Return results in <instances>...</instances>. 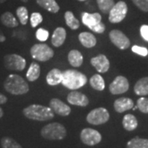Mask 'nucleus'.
I'll list each match as a JSON object with an SVG mask.
<instances>
[{
  "label": "nucleus",
  "instance_id": "a19ab883",
  "mask_svg": "<svg viewBox=\"0 0 148 148\" xmlns=\"http://www.w3.org/2000/svg\"><path fill=\"white\" fill-rule=\"evenodd\" d=\"M6 1H7V0H0V3H4Z\"/></svg>",
  "mask_w": 148,
  "mask_h": 148
},
{
  "label": "nucleus",
  "instance_id": "4be33fe9",
  "mask_svg": "<svg viewBox=\"0 0 148 148\" xmlns=\"http://www.w3.org/2000/svg\"><path fill=\"white\" fill-rule=\"evenodd\" d=\"M36 3L44 9L52 13H57L59 11V6L55 0H36Z\"/></svg>",
  "mask_w": 148,
  "mask_h": 148
},
{
  "label": "nucleus",
  "instance_id": "39448f33",
  "mask_svg": "<svg viewBox=\"0 0 148 148\" xmlns=\"http://www.w3.org/2000/svg\"><path fill=\"white\" fill-rule=\"evenodd\" d=\"M82 21L85 26L95 33L102 34L106 31V26L101 21V15L100 13L82 12Z\"/></svg>",
  "mask_w": 148,
  "mask_h": 148
},
{
  "label": "nucleus",
  "instance_id": "20e7f679",
  "mask_svg": "<svg viewBox=\"0 0 148 148\" xmlns=\"http://www.w3.org/2000/svg\"><path fill=\"white\" fill-rule=\"evenodd\" d=\"M41 136L47 140H62L67 135V130L63 124L52 123L44 126L41 129Z\"/></svg>",
  "mask_w": 148,
  "mask_h": 148
},
{
  "label": "nucleus",
  "instance_id": "393cba45",
  "mask_svg": "<svg viewBox=\"0 0 148 148\" xmlns=\"http://www.w3.org/2000/svg\"><path fill=\"white\" fill-rule=\"evenodd\" d=\"M138 120L132 114H126L123 119V126L127 131H133L138 127Z\"/></svg>",
  "mask_w": 148,
  "mask_h": 148
},
{
  "label": "nucleus",
  "instance_id": "423d86ee",
  "mask_svg": "<svg viewBox=\"0 0 148 148\" xmlns=\"http://www.w3.org/2000/svg\"><path fill=\"white\" fill-rule=\"evenodd\" d=\"M32 57L36 61L46 62L53 58L54 55L53 50L46 44H36L30 50Z\"/></svg>",
  "mask_w": 148,
  "mask_h": 148
},
{
  "label": "nucleus",
  "instance_id": "dca6fc26",
  "mask_svg": "<svg viewBox=\"0 0 148 148\" xmlns=\"http://www.w3.org/2000/svg\"><path fill=\"white\" fill-rule=\"evenodd\" d=\"M133 107V101L129 98L121 97L117 99L114 103V108L118 113H123L129 110Z\"/></svg>",
  "mask_w": 148,
  "mask_h": 148
},
{
  "label": "nucleus",
  "instance_id": "473e14b6",
  "mask_svg": "<svg viewBox=\"0 0 148 148\" xmlns=\"http://www.w3.org/2000/svg\"><path fill=\"white\" fill-rule=\"evenodd\" d=\"M36 37L38 40L41 42L46 41L49 38V32L44 28H39L36 32Z\"/></svg>",
  "mask_w": 148,
  "mask_h": 148
},
{
  "label": "nucleus",
  "instance_id": "7ed1b4c3",
  "mask_svg": "<svg viewBox=\"0 0 148 148\" xmlns=\"http://www.w3.org/2000/svg\"><path fill=\"white\" fill-rule=\"evenodd\" d=\"M87 77L85 74L77 70L68 69L63 73L62 84L69 90H76L86 84Z\"/></svg>",
  "mask_w": 148,
  "mask_h": 148
},
{
  "label": "nucleus",
  "instance_id": "ea45409f",
  "mask_svg": "<svg viewBox=\"0 0 148 148\" xmlns=\"http://www.w3.org/2000/svg\"><path fill=\"white\" fill-rule=\"evenodd\" d=\"M3 116V110L2 108H0V119Z\"/></svg>",
  "mask_w": 148,
  "mask_h": 148
},
{
  "label": "nucleus",
  "instance_id": "b1692460",
  "mask_svg": "<svg viewBox=\"0 0 148 148\" xmlns=\"http://www.w3.org/2000/svg\"><path fill=\"white\" fill-rule=\"evenodd\" d=\"M134 92L138 95H148V77L138 80L134 86Z\"/></svg>",
  "mask_w": 148,
  "mask_h": 148
},
{
  "label": "nucleus",
  "instance_id": "f704fd0d",
  "mask_svg": "<svg viewBox=\"0 0 148 148\" xmlns=\"http://www.w3.org/2000/svg\"><path fill=\"white\" fill-rule=\"evenodd\" d=\"M132 3L143 12H148V0H132Z\"/></svg>",
  "mask_w": 148,
  "mask_h": 148
},
{
  "label": "nucleus",
  "instance_id": "a878e982",
  "mask_svg": "<svg viewBox=\"0 0 148 148\" xmlns=\"http://www.w3.org/2000/svg\"><path fill=\"white\" fill-rule=\"evenodd\" d=\"M90 85L93 89L96 90H103L106 87L105 80L100 74H95L90 77Z\"/></svg>",
  "mask_w": 148,
  "mask_h": 148
},
{
  "label": "nucleus",
  "instance_id": "f257e3e1",
  "mask_svg": "<svg viewBox=\"0 0 148 148\" xmlns=\"http://www.w3.org/2000/svg\"><path fill=\"white\" fill-rule=\"evenodd\" d=\"M3 87L6 91L14 95L27 94L29 91V85L21 76L16 74H10L8 76L4 82Z\"/></svg>",
  "mask_w": 148,
  "mask_h": 148
},
{
  "label": "nucleus",
  "instance_id": "4468645a",
  "mask_svg": "<svg viewBox=\"0 0 148 148\" xmlns=\"http://www.w3.org/2000/svg\"><path fill=\"white\" fill-rule=\"evenodd\" d=\"M90 64L99 73H105L110 69V61L104 54H99L90 59Z\"/></svg>",
  "mask_w": 148,
  "mask_h": 148
},
{
  "label": "nucleus",
  "instance_id": "6e6552de",
  "mask_svg": "<svg viewBox=\"0 0 148 148\" xmlns=\"http://www.w3.org/2000/svg\"><path fill=\"white\" fill-rule=\"evenodd\" d=\"M110 119V114L106 108L100 107L90 111L86 116V121L92 125L104 124Z\"/></svg>",
  "mask_w": 148,
  "mask_h": 148
},
{
  "label": "nucleus",
  "instance_id": "5701e85b",
  "mask_svg": "<svg viewBox=\"0 0 148 148\" xmlns=\"http://www.w3.org/2000/svg\"><path fill=\"white\" fill-rule=\"evenodd\" d=\"M40 75V65L36 62H33V63L31 64L29 69L27 70V80L29 82H35L39 78Z\"/></svg>",
  "mask_w": 148,
  "mask_h": 148
},
{
  "label": "nucleus",
  "instance_id": "37998d69",
  "mask_svg": "<svg viewBox=\"0 0 148 148\" xmlns=\"http://www.w3.org/2000/svg\"><path fill=\"white\" fill-rule=\"evenodd\" d=\"M78 1H81V2H83V1H86V0H78Z\"/></svg>",
  "mask_w": 148,
  "mask_h": 148
},
{
  "label": "nucleus",
  "instance_id": "ddd939ff",
  "mask_svg": "<svg viewBox=\"0 0 148 148\" xmlns=\"http://www.w3.org/2000/svg\"><path fill=\"white\" fill-rule=\"evenodd\" d=\"M49 108L54 114L60 116H68L71 113V108L57 98L51 99V101H49Z\"/></svg>",
  "mask_w": 148,
  "mask_h": 148
},
{
  "label": "nucleus",
  "instance_id": "72a5a7b5",
  "mask_svg": "<svg viewBox=\"0 0 148 148\" xmlns=\"http://www.w3.org/2000/svg\"><path fill=\"white\" fill-rule=\"evenodd\" d=\"M43 21V16L39 12H33L31 15V24L32 27H36Z\"/></svg>",
  "mask_w": 148,
  "mask_h": 148
},
{
  "label": "nucleus",
  "instance_id": "2eb2a0df",
  "mask_svg": "<svg viewBox=\"0 0 148 148\" xmlns=\"http://www.w3.org/2000/svg\"><path fill=\"white\" fill-rule=\"evenodd\" d=\"M67 101L71 105L82 107H85L89 104V99L87 96L77 90H73L69 93L67 96Z\"/></svg>",
  "mask_w": 148,
  "mask_h": 148
},
{
  "label": "nucleus",
  "instance_id": "58836bf2",
  "mask_svg": "<svg viewBox=\"0 0 148 148\" xmlns=\"http://www.w3.org/2000/svg\"><path fill=\"white\" fill-rule=\"evenodd\" d=\"M5 40H6L5 36L3 34V32H1V30H0V43L4 42Z\"/></svg>",
  "mask_w": 148,
  "mask_h": 148
},
{
  "label": "nucleus",
  "instance_id": "aec40b11",
  "mask_svg": "<svg viewBox=\"0 0 148 148\" xmlns=\"http://www.w3.org/2000/svg\"><path fill=\"white\" fill-rule=\"evenodd\" d=\"M68 59L70 64L74 68H79L83 63V56L82 53L77 49H73L69 52Z\"/></svg>",
  "mask_w": 148,
  "mask_h": 148
},
{
  "label": "nucleus",
  "instance_id": "0eeeda50",
  "mask_svg": "<svg viewBox=\"0 0 148 148\" xmlns=\"http://www.w3.org/2000/svg\"><path fill=\"white\" fill-rule=\"evenodd\" d=\"M4 67L11 71H22L26 68V59L16 53L6 54L3 58Z\"/></svg>",
  "mask_w": 148,
  "mask_h": 148
},
{
  "label": "nucleus",
  "instance_id": "f8f14e48",
  "mask_svg": "<svg viewBox=\"0 0 148 148\" xmlns=\"http://www.w3.org/2000/svg\"><path fill=\"white\" fill-rule=\"evenodd\" d=\"M129 88V83L126 77L118 76L110 85V91L113 95H119L125 93Z\"/></svg>",
  "mask_w": 148,
  "mask_h": 148
},
{
  "label": "nucleus",
  "instance_id": "a211bd4d",
  "mask_svg": "<svg viewBox=\"0 0 148 148\" xmlns=\"http://www.w3.org/2000/svg\"><path fill=\"white\" fill-rule=\"evenodd\" d=\"M63 80V73L58 69H53L48 73L46 76V82L50 86H56L60 84Z\"/></svg>",
  "mask_w": 148,
  "mask_h": 148
},
{
  "label": "nucleus",
  "instance_id": "e433bc0d",
  "mask_svg": "<svg viewBox=\"0 0 148 148\" xmlns=\"http://www.w3.org/2000/svg\"><path fill=\"white\" fill-rule=\"evenodd\" d=\"M140 33L143 39L148 42V26L147 25H143L140 28Z\"/></svg>",
  "mask_w": 148,
  "mask_h": 148
},
{
  "label": "nucleus",
  "instance_id": "c85d7f7f",
  "mask_svg": "<svg viewBox=\"0 0 148 148\" xmlns=\"http://www.w3.org/2000/svg\"><path fill=\"white\" fill-rule=\"evenodd\" d=\"M97 4L99 7V9L103 13H109L112 8L114 5V0H97Z\"/></svg>",
  "mask_w": 148,
  "mask_h": 148
},
{
  "label": "nucleus",
  "instance_id": "f3484780",
  "mask_svg": "<svg viewBox=\"0 0 148 148\" xmlns=\"http://www.w3.org/2000/svg\"><path fill=\"white\" fill-rule=\"evenodd\" d=\"M67 33L65 29L63 27H58L53 31L52 38H51V42L54 47H60L63 45V44L66 40Z\"/></svg>",
  "mask_w": 148,
  "mask_h": 148
},
{
  "label": "nucleus",
  "instance_id": "1a4fd4ad",
  "mask_svg": "<svg viewBox=\"0 0 148 148\" xmlns=\"http://www.w3.org/2000/svg\"><path fill=\"white\" fill-rule=\"evenodd\" d=\"M127 7L125 2L119 1L114 3L110 12H109V21L111 23H119L121 22L127 15Z\"/></svg>",
  "mask_w": 148,
  "mask_h": 148
},
{
  "label": "nucleus",
  "instance_id": "c756f323",
  "mask_svg": "<svg viewBox=\"0 0 148 148\" xmlns=\"http://www.w3.org/2000/svg\"><path fill=\"white\" fill-rule=\"evenodd\" d=\"M1 147L2 148H22L16 141L9 137H3L1 139Z\"/></svg>",
  "mask_w": 148,
  "mask_h": 148
},
{
  "label": "nucleus",
  "instance_id": "f03ea898",
  "mask_svg": "<svg viewBox=\"0 0 148 148\" xmlns=\"http://www.w3.org/2000/svg\"><path fill=\"white\" fill-rule=\"evenodd\" d=\"M22 113L24 116L36 121H48L54 117L53 110L46 106L40 105H31L23 109Z\"/></svg>",
  "mask_w": 148,
  "mask_h": 148
},
{
  "label": "nucleus",
  "instance_id": "9d476101",
  "mask_svg": "<svg viewBox=\"0 0 148 148\" xmlns=\"http://www.w3.org/2000/svg\"><path fill=\"white\" fill-rule=\"evenodd\" d=\"M80 138L82 143L87 146H95L101 142V134L97 130L86 127L82 130Z\"/></svg>",
  "mask_w": 148,
  "mask_h": 148
},
{
  "label": "nucleus",
  "instance_id": "bb28decb",
  "mask_svg": "<svg viewBox=\"0 0 148 148\" xmlns=\"http://www.w3.org/2000/svg\"><path fill=\"white\" fill-rule=\"evenodd\" d=\"M64 18L67 26L72 30H77L80 27L79 21L74 16L73 13L70 11H67L64 14Z\"/></svg>",
  "mask_w": 148,
  "mask_h": 148
},
{
  "label": "nucleus",
  "instance_id": "4c0bfd02",
  "mask_svg": "<svg viewBox=\"0 0 148 148\" xmlns=\"http://www.w3.org/2000/svg\"><path fill=\"white\" fill-rule=\"evenodd\" d=\"M8 102V98L2 93H0V105H3Z\"/></svg>",
  "mask_w": 148,
  "mask_h": 148
},
{
  "label": "nucleus",
  "instance_id": "2f4dec72",
  "mask_svg": "<svg viewBox=\"0 0 148 148\" xmlns=\"http://www.w3.org/2000/svg\"><path fill=\"white\" fill-rule=\"evenodd\" d=\"M138 109L144 114H148V99L145 97H141L137 102Z\"/></svg>",
  "mask_w": 148,
  "mask_h": 148
},
{
  "label": "nucleus",
  "instance_id": "9b49d317",
  "mask_svg": "<svg viewBox=\"0 0 148 148\" xmlns=\"http://www.w3.org/2000/svg\"><path fill=\"white\" fill-rule=\"evenodd\" d=\"M110 39L116 47L119 49L124 50L130 45V40L121 31L119 30H113L110 32Z\"/></svg>",
  "mask_w": 148,
  "mask_h": 148
},
{
  "label": "nucleus",
  "instance_id": "412c9836",
  "mask_svg": "<svg viewBox=\"0 0 148 148\" xmlns=\"http://www.w3.org/2000/svg\"><path fill=\"white\" fill-rule=\"evenodd\" d=\"M0 21L3 26L9 28H15L19 24L16 17L10 12H6L3 14H2L0 17Z\"/></svg>",
  "mask_w": 148,
  "mask_h": 148
},
{
  "label": "nucleus",
  "instance_id": "6ab92c4d",
  "mask_svg": "<svg viewBox=\"0 0 148 148\" xmlns=\"http://www.w3.org/2000/svg\"><path fill=\"white\" fill-rule=\"evenodd\" d=\"M80 43L86 48H93L96 45V38L90 32H82L78 36Z\"/></svg>",
  "mask_w": 148,
  "mask_h": 148
},
{
  "label": "nucleus",
  "instance_id": "7c9ffc66",
  "mask_svg": "<svg viewBox=\"0 0 148 148\" xmlns=\"http://www.w3.org/2000/svg\"><path fill=\"white\" fill-rule=\"evenodd\" d=\"M16 13L21 25H23V26L27 25V21H28V11H27V8L23 7V6L17 8V9L16 10Z\"/></svg>",
  "mask_w": 148,
  "mask_h": 148
},
{
  "label": "nucleus",
  "instance_id": "c9c22d12",
  "mask_svg": "<svg viewBox=\"0 0 148 148\" xmlns=\"http://www.w3.org/2000/svg\"><path fill=\"white\" fill-rule=\"evenodd\" d=\"M132 51L133 53H137L138 55H141L143 57H145L148 54V50L147 48L141 47L138 45H133L132 47Z\"/></svg>",
  "mask_w": 148,
  "mask_h": 148
},
{
  "label": "nucleus",
  "instance_id": "cd10ccee",
  "mask_svg": "<svg viewBox=\"0 0 148 148\" xmlns=\"http://www.w3.org/2000/svg\"><path fill=\"white\" fill-rule=\"evenodd\" d=\"M127 148H148V139L134 138L127 143Z\"/></svg>",
  "mask_w": 148,
  "mask_h": 148
},
{
  "label": "nucleus",
  "instance_id": "79ce46f5",
  "mask_svg": "<svg viewBox=\"0 0 148 148\" xmlns=\"http://www.w3.org/2000/svg\"><path fill=\"white\" fill-rule=\"evenodd\" d=\"M21 2H23V3H27V2H28L29 0H21Z\"/></svg>",
  "mask_w": 148,
  "mask_h": 148
}]
</instances>
